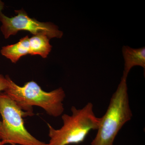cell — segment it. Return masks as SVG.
<instances>
[{"label":"cell","mask_w":145,"mask_h":145,"mask_svg":"<svg viewBox=\"0 0 145 145\" xmlns=\"http://www.w3.org/2000/svg\"><path fill=\"white\" fill-rule=\"evenodd\" d=\"M8 86L4 93L13 100L22 110L34 115L33 106L40 107L50 116L58 117L62 114L63 101L65 93L62 88L46 92L34 81L25 83L23 86L16 84L8 75L5 76Z\"/></svg>","instance_id":"6da1fadb"},{"label":"cell","mask_w":145,"mask_h":145,"mask_svg":"<svg viewBox=\"0 0 145 145\" xmlns=\"http://www.w3.org/2000/svg\"><path fill=\"white\" fill-rule=\"evenodd\" d=\"M71 111V115H62L63 124L59 129H55L47 123L50 140L46 145L80 144L85 140L91 131L98 129L101 118L96 117L91 103L81 109L72 106Z\"/></svg>","instance_id":"7a4b0ae2"},{"label":"cell","mask_w":145,"mask_h":145,"mask_svg":"<svg viewBox=\"0 0 145 145\" xmlns=\"http://www.w3.org/2000/svg\"><path fill=\"white\" fill-rule=\"evenodd\" d=\"M127 78L122 77L117 90L101 122L91 145H113L122 127L130 120L132 113L129 106Z\"/></svg>","instance_id":"3957f363"},{"label":"cell","mask_w":145,"mask_h":145,"mask_svg":"<svg viewBox=\"0 0 145 145\" xmlns=\"http://www.w3.org/2000/svg\"><path fill=\"white\" fill-rule=\"evenodd\" d=\"M0 140L12 145H46L31 135L25 127L23 118L33 116L24 112L4 92L0 93Z\"/></svg>","instance_id":"277c9868"},{"label":"cell","mask_w":145,"mask_h":145,"mask_svg":"<svg viewBox=\"0 0 145 145\" xmlns=\"http://www.w3.org/2000/svg\"><path fill=\"white\" fill-rule=\"evenodd\" d=\"M4 7V3L0 1V22L2 24L1 30L5 39L16 35L20 31H28L34 35L45 34L50 39L62 37L63 31L59 30L58 27L54 24L42 22L30 18L23 9L15 10L17 15L9 18L3 13Z\"/></svg>","instance_id":"5b68a950"},{"label":"cell","mask_w":145,"mask_h":145,"mask_svg":"<svg viewBox=\"0 0 145 145\" xmlns=\"http://www.w3.org/2000/svg\"><path fill=\"white\" fill-rule=\"evenodd\" d=\"M124 59V70L122 77L127 78L131 69L135 66H140L145 69V47L133 48L129 46L122 48Z\"/></svg>","instance_id":"8992f818"},{"label":"cell","mask_w":145,"mask_h":145,"mask_svg":"<svg viewBox=\"0 0 145 145\" xmlns=\"http://www.w3.org/2000/svg\"><path fill=\"white\" fill-rule=\"evenodd\" d=\"M3 56L16 63L21 57L30 54L29 38L28 36L22 38L15 44L3 47L1 50Z\"/></svg>","instance_id":"52a82bcc"},{"label":"cell","mask_w":145,"mask_h":145,"mask_svg":"<svg viewBox=\"0 0 145 145\" xmlns=\"http://www.w3.org/2000/svg\"><path fill=\"white\" fill-rule=\"evenodd\" d=\"M50 39L46 35L42 34L33 35L29 38L30 55H39L43 58H46L52 48Z\"/></svg>","instance_id":"ba28073f"},{"label":"cell","mask_w":145,"mask_h":145,"mask_svg":"<svg viewBox=\"0 0 145 145\" xmlns=\"http://www.w3.org/2000/svg\"><path fill=\"white\" fill-rule=\"evenodd\" d=\"M8 86V81L6 77H4L2 74H0V93L1 91H4ZM1 121H0V124L1 123ZM6 143L2 141H0V145H4Z\"/></svg>","instance_id":"9c48e42d"}]
</instances>
